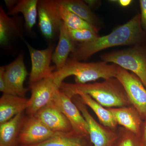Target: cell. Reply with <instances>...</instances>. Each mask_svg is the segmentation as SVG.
I'll use <instances>...</instances> for the list:
<instances>
[{
    "instance_id": "cell-19",
    "label": "cell",
    "mask_w": 146,
    "mask_h": 146,
    "mask_svg": "<svg viewBox=\"0 0 146 146\" xmlns=\"http://www.w3.org/2000/svg\"><path fill=\"white\" fill-rule=\"evenodd\" d=\"M18 18H11L3 8H0V45L8 46L11 40L16 36H21V27Z\"/></svg>"
},
{
    "instance_id": "cell-18",
    "label": "cell",
    "mask_w": 146,
    "mask_h": 146,
    "mask_svg": "<svg viewBox=\"0 0 146 146\" xmlns=\"http://www.w3.org/2000/svg\"><path fill=\"white\" fill-rule=\"evenodd\" d=\"M38 0H19L8 12L9 15L15 16L21 13L24 16L27 31L31 33L38 17Z\"/></svg>"
},
{
    "instance_id": "cell-3",
    "label": "cell",
    "mask_w": 146,
    "mask_h": 146,
    "mask_svg": "<svg viewBox=\"0 0 146 146\" xmlns=\"http://www.w3.org/2000/svg\"><path fill=\"white\" fill-rule=\"evenodd\" d=\"M117 66L104 61L83 63L71 58L68 59L64 67L54 72L52 76L55 83L60 88L63 80L71 76H74L75 83L78 84H84L100 78H116Z\"/></svg>"
},
{
    "instance_id": "cell-22",
    "label": "cell",
    "mask_w": 146,
    "mask_h": 146,
    "mask_svg": "<svg viewBox=\"0 0 146 146\" xmlns=\"http://www.w3.org/2000/svg\"><path fill=\"white\" fill-rule=\"evenodd\" d=\"M60 5L89 23L95 26L96 16L88 5L79 0H58Z\"/></svg>"
},
{
    "instance_id": "cell-20",
    "label": "cell",
    "mask_w": 146,
    "mask_h": 146,
    "mask_svg": "<svg viewBox=\"0 0 146 146\" xmlns=\"http://www.w3.org/2000/svg\"><path fill=\"white\" fill-rule=\"evenodd\" d=\"M89 136H83L74 131L59 133L39 143L18 146H89Z\"/></svg>"
},
{
    "instance_id": "cell-24",
    "label": "cell",
    "mask_w": 146,
    "mask_h": 146,
    "mask_svg": "<svg viewBox=\"0 0 146 146\" xmlns=\"http://www.w3.org/2000/svg\"><path fill=\"white\" fill-rule=\"evenodd\" d=\"M117 138L114 146H143L139 135L119 126L117 129Z\"/></svg>"
},
{
    "instance_id": "cell-7",
    "label": "cell",
    "mask_w": 146,
    "mask_h": 146,
    "mask_svg": "<svg viewBox=\"0 0 146 146\" xmlns=\"http://www.w3.org/2000/svg\"><path fill=\"white\" fill-rule=\"evenodd\" d=\"M72 100L88 123L89 138L93 146H114L117 138V130L98 122L89 113L87 106L82 102L78 96L73 97Z\"/></svg>"
},
{
    "instance_id": "cell-12",
    "label": "cell",
    "mask_w": 146,
    "mask_h": 146,
    "mask_svg": "<svg viewBox=\"0 0 146 146\" xmlns=\"http://www.w3.org/2000/svg\"><path fill=\"white\" fill-rule=\"evenodd\" d=\"M58 133L50 130L35 116L27 117L19 134L18 144L30 145L39 143Z\"/></svg>"
},
{
    "instance_id": "cell-23",
    "label": "cell",
    "mask_w": 146,
    "mask_h": 146,
    "mask_svg": "<svg viewBox=\"0 0 146 146\" xmlns=\"http://www.w3.org/2000/svg\"><path fill=\"white\" fill-rule=\"evenodd\" d=\"M59 10L61 19L68 29H87L98 33V29L96 26L84 21L74 13L68 10L60 3Z\"/></svg>"
},
{
    "instance_id": "cell-4",
    "label": "cell",
    "mask_w": 146,
    "mask_h": 146,
    "mask_svg": "<svg viewBox=\"0 0 146 146\" xmlns=\"http://www.w3.org/2000/svg\"><path fill=\"white\" fill-rule=\"evenodd\" d=\"M102 60L132 72L146 88V51L133 48L102 55Z\"/></svg>"
},
{
    "instance_id": "cell-2",
    "label": "cell",
    "mask_w": 146,
    "mask_h": 146,
    "mask_svg": "<svg viewBox=\"0 0 146 146\" xmlns=\"http://www.w3.org/2000/svg\"><path fill=\"white\" fill-rule=\"evenodd\" d=\"M60 90L72 98L80 94H87L106 108L131 105L124 88L116 78L104 80L102 82L84 84L63 82Z\"/></svg>"
},
{
    "instance_id": "cell-28",
    "label": "cell",
    "mask_w": 146,
    "mask_h": 146,
    "mask_svg": "<svg viewBox=\"0 0 146 146\" xmlns=\"http://www.w3.org/2000/svg\"><path fill=\"white\" fill-rule=\"evenodd\" d=\"M139 136L143 146H146V120L143 122Z\"/></svg>"
},
{
    "instance_id": "cell-11",
    "label": "cell",
    "mask_w": 146,
    "mask_h": 146,
    "mask_svg": "<svg viewBox=\"0 0 146 146\" xmlns=\"http://www.w3.org/2000/svg\"><path fill=\"white\" fill-rule=\"evenodd\" d=\"M23 53L20 54L11 63L3 66V76L6 82L16 95L25 98L28 88L24 82L28 75Z\"/></svg>"
},
{
    "instance_id": "cell-1",
    "label": "cell",
    "mask_w": 146,
    "mask_h": 146,
    "mask_svg": "<svg viewBox=\"0 0 146 146\" xmlns=\"http://www.w3.org/2000/svg\"><path fill=\"white\" fill-rule=\"evenodd\" d=\"M143 34L141 15L138 14L110 34L98 36L91 42L79 44L71 54L72 58L79 61L86 60L96 53L108 48L135 44L141 41Z\"/></svg>"
},
{
    "instance_id": "cell-17",
    "label": "cell",
    "mask_w": 146,
    "mask_h": 146,
    "mask_svg": "<svg viewBox=\"0 0 146 146\" xmlns=\"http://www.w3.org/2000/svg\"><path fill=\"white\" fill-rule=\"evenodd\" d=\"M75 47L74 41L69 35L68 29L63 22L59 30L58 44L52 56V61L57 70L64 67L69 54L74 51Z\"/></svg>"
},
{
    "instance_id": "cell-25",
    "label": "cell",
    "mask_w": 146,
    "mask_h": 146,
    "mask_svg": "<svg viewBox=\"0 0 146 146\" xmlns=\"http://www.w3.org/2000/svg\"><path fill=\"white\" fill-rule=\"evenodd\" d=\"M68 32L71 39L74 42L80 43L91 42L99 36L96 32L87 29H68Z\"/></svg>"
},
{
    "instance_id": "cell-14",
    "label": "cell",
    "mask_w": 146,
    "mask_h": 146,
    "mask_svg": "<svg viewBox=\"0 0 146 146\" xmlns=\"http://www.w3.org/2000/svg\"><path fill=\"white\" fill-rule=\"evenodd\" d=\"M108 108L112 113L118 126L139 135L143 120L135 108L130 105Z\"/></svg>"
},
{
    "instance_id": "cell-9",
    "label": "cell",
    "mask_w": 146,
    "mask_h": 146,
    "mask_svg": "<svg viewBox=\"0 0 146 146\" xmlns=\"http://www.w3.org/2000/svg\"><path fill=\"white\" fill-rule=\"evenodd\" d=\"M31 61V68L30 73V85L36 83L52 75L54 67L51 66L54 46L50 45L45 49L37 50L26 42Z\"/></svg>"
},
{
    "instance_id": "cell-16",
    "label": "cell",
    "mask_w": 146,
    "mask_h": 146,
    "mask_svg": "<svg viewBox=\"0 0 146 146\" xmlns=\"http://www.w3.org/2000/svg\"><path fill=\"white\" fill-rule=\"evenodd\" d=\"M29 99L16 95L3 94L0 98V124L26 110Z\"/></svg>"
},
{
    "instance_id": "cell-15",
    "label": "cell",
    "mask_w": 146,
    "mask_h": 146,
    "mask_svg": "<svg viewBox=\"0 0 146 146\" xmlns=\"http://www.w3.org/2000/svg\"><path fill=\"white\" fill-rule=\"evenodd\" d=\"M28 116L25 112L0 124V146H18V137Z\"/></svg>"
},
{
    "instance_id": "cell-10",
    "label": "cell",
    "mask_w": 146,
    "mask_h": 146,
    "mask_svg": "<svg viewBox=\"0 0 146 146\" xmlns=\"http://www.w3.org/2000/svg\"><path fill=\"white\" fill-rule=\"evenodd\" d=\"M52 101L70 123L75 133L89 136L88 123L72 98L68 96L60 89L56 93Z\"/></svg>"
},
{
    "instance_id": "cell-8",
    "label": "cell",
    "mask_w": 146,
    "mask_h": 146,
    "mask_svg": "<svg viewBox=\"0 0 146 146\" xmlns=\"http://www.w3.org/2000/svg\"><path fill=\"white\" fill-rule=\"evenodd\" d=\"M31 96L29 99L26 112L28 117L36 115L39 110L52 101L56 93L59 89L53 78L49 77L30 85Z\"/></svg>"
},
{
    "instance_id": "cell-26",
    "label": "cell",
    "mask_w": 146,
    "mask_h": 146,
    "mask_svg": "<svg viewBox=\"0 0 146 146\" xmlns=\"http://www.w3.org/2000/svg\"><path fill=\"white\" fill-rule=\"evenodd\" d=\"M0 91L3 94L16 95L9 86L5 80L3 76V66L0 67Z\"/></svg>"
},
{
    "instance_id": "cell-6",
    "label": "cell",
    "mask_w": 146,
    "mask_h": 146,
    "mask_svg": "<svg viewBox=\"0 0 146 146\" xmlns=\"http://www.w3.org/2000/svg\"><path fill=\"white\" fill-rule=\"evenodd\" d=\"M58 0H40L38 1V25L43 36L48 40L59 34L63 23L59 10Z\"/></svg>"
},
{
    "instance_id": "cell-30",
    "label": "cell",
    "mask_w": 146,
    "mask_h": 146,
    "mask_svg": "<svg viewBox=\"0 0 146 146\" xmlns=\"http://www.w3.org/2000/svg\"><path fill=\"white\" fill-rule=\"evenodd\" d=\"M117 1L119 5L123 7H126L130 5L131 3L132 2V1L131 0H119V1Z\"/></svg>"
},
{
    "instance_id": "cell-29",
    "label": "cell",
    "mask_w": 146,
    "mask_h": 146,
    "mask_svg": "<svg viewBox=\"0 0 146 146\" xmlns=\"http://www.w3.org/2000/svg\"><path fill=\"white\" fill-rule=\"evenodd\" d=\"M5 3L7 8L9 9V11L11 10L14 7V6L17 3L18 1L15 0H5Z\"/></svg>"
},
{
    "instance_id": "cell-21",
    "label": "cell",
    "mask_w": 146,
    "mask_h": 146,
    "mask_svg": "<svg viewBox=\"0 0 146 146\" xmlns=\"http://www.w3.org/2000/svg\"><path fill=\"white\" fill-rule=\"evenodd\" d=\"M78 96L82 102L94 111L101 124L113 130H117L119 126L108 108L104 107L87 94H81Z\"/></svg>"
},
{
    "instance_id": "cell-27",
    "label": "cell",
    "mask_w": 146,
    "mask_h": 146,
    "mask_svg": "<svg viewBox=\"0 0 146 146\" xmlns=\"http://www.w3.org/2000/svg\"><path fill=\"white\" fill-rule=\"evenodd\" d=\"M141 9V26L146 29V0L140 1Z\"/></svg>"
},
{
    "instance_id": "cell-13",
    "label": "cell",
    "mask_w": 146,
    "mask_h": 146,
    "mask_svg": "<svg viewBox=\"0 0 146 146\" xmlns=\"http://www.w3.org/2000/svg\"><path fill=\"white\" fill-rule=\"evenodd\" d=\"M50 130L58 133L74 131L67 118L52 101L35 115Z\"/></svg>"
},
{
    "instance_id": "cell-5",
    "label": "cell",
    "mask_w": 146,
    "mask_h": 146,
    "mask_svg": "<svg viewBox=\"0 0 146 146\" xmlns=\"http://www.w3.org/2000/svg\"><path fill=\"white\" fill-rule=\"evenodd\" d=\"M116 78L124 88L131 104L146 120V88L141 80L133 73L118 66Z\"/></svg>"
}]
</instances>
